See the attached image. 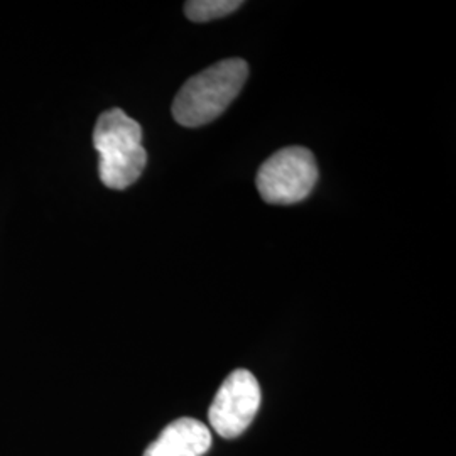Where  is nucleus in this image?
<instances>
[{
  "instance_id": "obj_1",
  "label": "nucleus",
  "mask_w": 456,
  "mask_h": 456,
  "mask_svg": "<svg viewBox=\"0 0 456 456\" xmlns=\"http://www.w3.org/2000/svg\"><path fill=\"white\" fill-rule=\"evenodd\" d=\"M248 78L240 58H228L203 69L181 86L173 102V117L183 127L210 124L227 110Z\"/></svg>"
},
{
  "instance_id": "obj_2",
  "label": "nucleus",
  "mask_w": 456,
  "mask_h": 456,
  "mask_svg": "<svg viewBox=\"0 0 456 456\" xmlns=\"http://www.w3.org/2000/svg\"><path fill=\"white\" fill-rule=\"evenodd\" d=\"M94 147L100 156L98 175L110 190H126L141 178L147 164L142 129L120 109L98 117L94 129Z\"/></svg>"
},
{
  "instance_id": "obj_3",
  "label": "nucleus",
  "mask_w": 456,
  "mask_h": 456,
  "mask_svg": "<svg viewBox=\"0 0 456 456\" xmlns=\"http://www.w3.org/2000/svg\"><path fill=\"white\" fill-rule=\"evenodd\" d=\"M318 167L306 147H284L274 152L257 173V190L267 203L293 205L310 196Z\"/></svg>"
},
{
  "instance_id": "obj_4",
  "label": "nucleus",
  "mask_w": 456,
  "mask_h": 456,
  "mask_svg": "<svg viewBox=\"0 0 456 456\" xmlns=\"http://www.w3.org/2000/svg\"><path fill=\"white\" fill-rule=\"evenodd\" d=\"M262 392L257 379L239 369L220 386L208 411L213 429L225 440L239 438L261 408Z\"/></svg>"
},
{
  "instance_id": "obj_5",
  "label": "nucleus",
  "mask_w": 456,
  "mask_h": 456,
  "mask_svg": "<svg viewBox=\"0 0 456 456\" xmlns=\"http://www.w3.org/2000/svg\"><path fill=\"white\" fill-rule=\"evenodd\" d=\"M210 446L212 433L205 424L193 418H181L164 428L144 456H203Z\"/></svg>"
},
{
  "instance_id": "obj_6",
  "label": "nucleus",
  "mask_w": 456,
  "mask_h": 456,
  "mask_svg": "<svg viewBox=\"0 0 456 456\" xmlns=\"http://www.w3.org/2000/svg\"><path fill=\"white\" fill-rule=\"evenodd\" d=\"M242 5L240 0H191L184 5V14L193 22H207L225 17Z\"/></svg>"
}]
</instances>
